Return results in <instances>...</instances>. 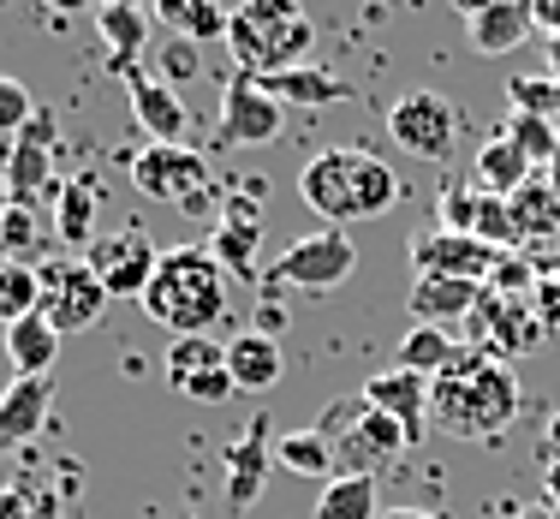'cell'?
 Segmentation results:
<instances>
[{
    "mask_svg": "<svg viewBox=\"0 0 560 519\" xmlns=\"http://www.w3.org/2000/svg\"><path fill=\"white\" fill-rule=\"evenodd\" d=\"M518 406H525V394H518L513 365H501L489 346H465L430 382V424L453 442H495L518 418Z\"/></svg>",
    "mask_w": 560,
    "mask_h": 519,
    "instance_id": "6da1fadb",
    "label": "cell"
},
{
    "mask_svg": "<svg viewBox=\"0 0 560 519\" xmlns=\"http://www.w3.org/2000/svg\"><path fill=\"white\" fill-rule=\"evenodd\" d=\"M299 197L304 209L323 216V228H352V221L388 216L399 204V180L382 155L370 150H323L299 168Z\"/></svg>",
    "mask_w": 560,
    "mask_h": 519,
    "instance_id": "7a4b0ae2",
    "label": "cell"
},
{
    "mask_svg": "<svg viewBox=\"0 0 560 519\" xmlns=\"http://www.w3.org/2000/svg\"><path fill=\"white\" fill-rule=\"evenodd\" d=\"M143 311H150V323H162L173 341L209 335L226 316V269L215 263V251L209 245L162 251V269H155L150 292H143Z\"/></svg>",
    "mask_w": 560,
    "mask_h": 519,
    "instance_id": "3957f363",
    "label": "cell"
},
{
    "mask_svg": "<svg viewBox=\"0 0 560 519\" xmlns=\"http://www.w3.org/2000/svg\"><path fill=\"white\" fill-rule=\"evenodd\" d=\"M311 19H304L292 0H250L226 19V48H233V66L245 78H275L292 72L311 55Z\"/></svg>",
    "mask_w": 560,
    "mask_h": 519,
    "instance_id": "277c9868",
    "label": "cell"
},
{
    "mask_svg": "<svg viewBox=\"0 0 560 519\" xmlns=\"http://www.w3.org/2000/svg\"><path fill=\"white\" fill-rule=\"evenodd\" d=\"M311 430L328 442L335 472H370V477H376V465H388V460H399L411 448V436L399 430L388 412L364 406V394H358V401H335L323 418L311 424Z\"/></svg>",
    "mask_w": 560,
    "mask_h": 519,
    "instance_id": "5b68a950",
    "label": "cell"
},
{
    "mask_svg": "<svg viewBox=\"0 0 560 519\" xmlns=\"http://www.w3.org/2000/svg\"><path fill=\"white\" fill-rule=\"evenodd\" d=\"M131 185L155 204H179L191 216H203L215 204V180H209V155H197L191 143H143L131 155Z\"/></svg>",
    "mask_w": 560,
    "mask_h": 519,
    "instance_id": "8992f818",
    "label": "cell"
},
{
    "mask_svg": "<svg viewBox=\"0 0 560 519\" xmlns=\"http://www.w3.org/2000/svg\"><path fill=\"white\" fill-rule=\"evenodd\" d=\"M352 269H358V245L346 239V228H316V233L292 239V245L275 257L269 287H292V292H335Z\"/></svg>",
    "mask_w": 560,
    "mask_h": 519,
    "instance_id": "52a82bcc",
    "label": "cell"
},
{
    "mask_svg": "<svg viewBox=\"0 0 560 519\" xmlns=\"http://www.w3.org/2000/svg\"><path fill=\"white\" fill-rule=\"evenodd\" d=\"M388 138L418 162H447L459 150V108L442 90H406L388 108Z\"/></svg>",
    "mask_w": 560,
    "mask_h": 519,
    "instance_id": "ba28073f",
    "label": "cell"
},
{
    "mask_svg": "<svg viewBox=\"0 0 560 519\" xmlns=\"http://www.w3.org/2000/svg\"><path fill=\"white\" fill-rule=\"evenodd\" d=\"M280 126H287V108L257 84V78L233 72L221 90V119H215V143L221 150H257V143H275Z\"/></svg>",
    "mask_w": 560,
    "mask_h": 519,
    "instance_id": "9c48e42d",
    "label": "cell"
},
{
    "mask_svg": "<svg viewBox=\"0 0 560 519\" xmlns=\"http://www.w3.org/2000/svg\"><path fill=\"white\" fill-rule=\"evenodd\" d=\"M84 263L96 269V281L108 287V299H143L155 281V269H162V251H155V239L143 228H119L108 239H96V245L84 251Z\"/></svg>",
    "mask_w": 560,
    "mask_h": 519,
    "instance_id": "30bf717a",
    "label": "cell"
},
{
    "mask_svg": "<svg viewBox=\"0 0 560 519\" xmlns=\"http://www.w3.org/2000/svg\"><path fill=\"white\" fill-rule=\"evenodd\" d=\"M102 311H108V287L96 281V269H90L84 257L48 263L43 269V316H48V328H55L60 341L78 335V328H90Z\"/></svg>",
    "mask_w": 560,
    "mask_h": 519,
    "instance_id": "8fae6325",
    "label": "cell"
},
{
    "mask_svg": "<svg viewBox=\"0 0 560 519\" xmlns=\"http://www.w3.org/2000/svg\"><path fill=\"white\" fill-rule=\"evenodd\" d=\"M501 257L506 251L483 245V239H471V233H447V228H430V233L411 239V269L447 275V281H483L489 287V275L501 269Z\"/></svg>",
    "mask_w": 560,
    "mask_h": 519,
    "instance_id": "7c38bea8",
    "label": "cell"
},
{
    "mask_svg": "<svg viewBox=\"0 0 560 519\" xmlns=\"http://www.w3.org/2000/svg\"><path fill=\"white\" fill-rule=\"evenodd\" d=\"M167 382L185 394V401H203V406H221L233 389L226 377V346L215 335H185L167 346Z\"/></svg>",
    "mask_w": 560,
    "mask_h": 519,
    "instance_id": "4fadbf2b",
    "label": "cell"
},
{
    "mask_svg": "<svg viewBox=\"0 0 560 519\" xmlns=\"http://www.w3.org/2000/svg\"><path fill=\"white\" fill-rule=\"evenodd\" d=\"M48 185H55V114L36 108L31 126L12 138V155H7V197L31 209L36 197L48 192Z\"/></svg>",
    "mask_w": 560,
    "mask_h": 519,
    "instance_id": "5bb4252c",
    "label": "cell"
},
{
    "mask_svg": "<svg viewBox=\"0 0 560 519\" xmlns=\"http://www.w3.org/2000/svg\"><path fill=\"white\" fill-rule=\"evenodd\" d=\"M471 328L489 341V353H530V346H542V335H549V323H542V311L530 304V292H518V299L483 292Z\"/></svg>",
    "mask_w": 560,
    "mask_h": 519,
    "instance_id": "9a60e30c",
    "label": "cell"
},
{
    "mask_svg": "<svg viewBox=\"0 0 560 519\" xmlns=\"http://www.w3.org/2000/svg\"><path fill=\"white\" fill-rule=\"evenodd\" d=\"M257 245H262V209H257V197L250 192H233L226 197V209H221V228H215V263L226 275H238V281H257Z\"/></svg>",
    "mask_w": 560,
    "mask_h": 519,
    "instance_id": "2e32d148",
    "label": "cell"
},
{
    "mask_svg": "<svg viewBox=\"0 0 560 519\" xmlns=\"http://www.w3.org/2000/svg\"><path fill=\"white\" fill-rule=\"evenodd\" d=\"M126 78V90H131V114H138V126L150 131V143H179L185 138V126H191V114H185V102H179V90L167 84V78H150V72H119Z\"/></svg>",
    "mask_w": 560,
    "mask_h": 519,
    "instance_id": "e0dca14e",
    "label": "cell"
},
{
    "mask_svg": "<svg viewBox=\"0 0 560 519\" xmlns=\"http://www.w3.org/2000/svg\"><path fill=\"white\" fill-rule=\"evenodd\" d=\"M459 12H465V31H471V48L489 60L513 55V48L537 31L525 0H471V7H459Z\"/></svg>",
    "mask_w": 560,
    "mask_h": 519,
    "instance_id": "ac0fdd59",
    "label": "cell"
},
{
    "mask_svg": "<svg viewBox=\"0 0 560 519\" xmlns=\"http://www.w3.org/2000/svg\"><path fill=\"white\" fill-rule=\"evenodd\" d=\"M226 377H233L238 394H275L280 377H287V358H280V341L269 328H245V335L226 341Z\"/></svg>",
    "mask_w": 560,
    "mask_h": 519,
    "instance_id": "d6986e66",
    "label": "cell"
},
{
    "mask_svg": "<svg viewBox=\"0 0 560 519\" xmlns=\"http://www.w3.org/2000/svg\"><path fill=\"white\" fill-rule=\"evenodd\" d=\"M48 406H55V382L48 377H12L0 389V454L31 442L48 424Z\"/></svg>",
    "mask_w": 560,
    "mask_h": 519,
    "instance_id": "ffe728a7",
    "label": "cell"
},
{
    "mask_svg": "<svg viewBox=\"0 0 560 519\" xmlns=\"http://www.w3.org/2000/svg\"><path fill=\"white\" fill-rule=\"evenodd\" d=\"M364 406L388 412V418L411 436V442H423V424H430V382L394 365V370H382V377L364 382Z\"/></svg>",
    "mask_w": 560,
    "mask_h": 519,
    "instance_id": "44dd1931",
    "label": "cell"
},
{
    "mask_svg": "<svg viewBox=\"0 0 560 519\" xmlns=\"http://www.w3.org/2000/svg\"><path fill=\"white\" fill-rule=\"evenodd\" d=\"M269 460H275L269 424H250V430L226 448V508H233V514L257 508L262 484H269Z\"/></svg>",
    "mask_w": 560,
    "mask_h": 519,
    "instance_id": "7402d4cb",
    "label": "cell"
},
{
    "mask_svg": "<svg viewBox=\"0 0 560 519\" xmlns=\"http://www.w3.org/2000/svg\"><path fill=\"white\" fill-rule=\"evenodd\" d=\"M537 180V168H530V155L513 143V131H489L483 143H477V155H471V185L477 192H489V197H513L518 185H530Z\"/></svg>",
    "mask_w": 560,
    "mask_h": 519,
    "instance_id": "603a6c76",
    "label": "cell"
},
{
    "mask_svg": "<svg viewBox=\"0 0 560 519\" xmlns=\"http://www.w3.org/2000/svg\"><path fill=\"white\" fill-rule=\"evenodd\" d=\"M483 281H447V275H418V287H411V323L423 328H447L453 316H477V304H483Z\"/></svg>",
    "mask_w": 560,
    "mask_h": 519,
    "instance_id": "cb8c5ba5",
    "label": "cell"
},
{
    "mask_svg": "<svg viewBox=\"0 0 560 519\" xmlns=\"http://www.w3.org/2000/svg\"><path fill=\"white\" fill-rule=\"evenodd\" d=\"M96 31L114 55V72H131L143 55V43H150V12L131 7V0H108V7L96 12Z\"/></svg>",
    "mask_w": 560,
    "mask_h": 519,
    "instance_id": "d4e9b609",
    "label": "cell"
},
{
    "mask_svg": "<svg viewBox=\"0 0 560 519\" xmlns=\"http://www.w3.org/2000/svg\"><path fill=\"white\" fill-rule=\"evenodd\" d=\"M513 228H518V245H549V239H560V197L549 180H530L518 185L513 197Z\"/></svg>",
    "mask_w": 560,
    "mask_h": 519,
    "instance_id": "484cf974",
    "label": "cell"
},
{
    "mask_svg": "<svg viewBox=\"0 0 560 519\" xmlns=\"http://www.w3.org/2000/svg\"><path fill=\"white\" fill-rule=\"evenodd\" d=\"M262 90L287 108V102H299V108H323V102H346L352 96V84L335 72H316V66H292V72H275V78H257Z\"/></svg>",
    "mask_w": 560,
    "mask_h": 519,
    "instance_id": "4316f807",
    "label": "cell"
},
{
    "mask_svg": "<svg viewBox=\"0 0 560 519\" xmlns=\"http://www.w3.org/2000/svg\"><path fill=\"white\" fill-rule=\"evenodd\" d=\"M311 519H382V496H376V477L370 472H335L316 496Z\"/></svg>",
    "mask_w": 560,
    "mask_h": 519,
    "instance_id": "83f0119b",
    "label": "cell"
},
{
    "mask_svg": "<svg viewBox=\"0 0 560 519\" xmlns=\"http://www.w3.org/2000/svg\"><path fill=\"white\" fill-rule=\"evenodd\" d=\"M7 358H12V377H48L60 358V335L48 328V316H24V323L7 328Z\"/></svg>",
    "mask_w": 560,
    "mask_h": 519,
    "instance_id": "f1b7e54d",
    "label": "cell"
},
{
    "mask_svg": "<svg viewBox=\"0 0 560 519\" xmlns=\"http://www.w3.org/2000/svg\"><path fill=\"white\" fill-rule=\"evenodd\" d=\"M55 228L66 245H96V185L90 180H66L55 185Z\"/></svg>",
    "mask_w": 560,
    "mask_h": 519,
    "instance_id": "f546056e",
    "label": "cell"
},
{
    "mask_svg": "<svg viewBox=\"0 0 560 519\" xmlns=\"http://www.w3.org/2000/svg\"><path fill=\"white\" fill-rule=\"evenodd\" d=\"M459 358V346H453L447 328H423V323H411V335L399 341V358L394 365L399 370H411V377H423V382H435L442 370Z\"/></svg>",
    "mask_w": 560,
    "mask_h": 519,
    "instance_id": "4dcf8cb0",
    "label": "cell"
},
{
    "mask_svg": "<svg viewBox=\"0 0 560 519\" xmlns=\"http://www.w3.org/2000/svg\"><path fill=\"white\" fill-rule=\"evenodd\" d=\"M36 311H43V269L0 257V328L24 323V316H36Z\"/></svg>",
    "mask_w": 560,
    "mask_h": 519,
    "instance_id": "1f68e13d",
    "label": "cell"
},
{
    "mask_svg": "<svg viewBox=\"0 0 560 519\" xmlns=\"http://www.w3.org/2000/svg\"><path fill=\"white\" fill-rule=\"evenodd\" d=\"M162 24H173L179 31V43H215V36H226V19L233 12H221V7H209V0H162Z\"/></svg>",
    "mask_w": 560,
    "mask_h": 519,
    "instance_id": "d6a6232c",
    "label": "cell"
},
{
    "mask_svg": "<svg viewBox=\"0 0 560 519\" xmlns=\"http://www.w3.org/2000/svg\"><path fill=\"white\" fill-rule=\"evenodd\" d=\"M0 519H60V501L43 477H0Z\"/></svg>",
    "mask_w": 560,
    "mask_h": 519,
    "instance_id": "836d02e7",
    "label": "cell"
},
{
    "mask_svg": "<svg viewBox=\"0 0 560 519\" xmlns=\"http://www.w3.org/2000/svg\"><path fill=\"white\" fill-rule=\"evenodd\" d=\"M275 460L287 465V472L299 477H335V454H328V442L316 430H292L275 442Z\"/></svg>",
    "mask_w": 560,
    "mask_h": 519,
    "instance_id": "e575fe53",
    "label": "cell"
},
{
    "mask_svg": "<svg viewBox=\"0 0 560 519\" xmlns=\"http://www.w3.org/2000/svg\"><path fill=\"white\" fill-rule=\"evenodd\" d=\"M506 131H513V143L530 155V168H555V155H560V126H555V119H542V114H518V108H513Z\"/></svg>",
    "mask_w": 560,
    "mask_h": 519,
    "instance_id": "d590c367",
    "label": "cell"
},
{
    "mask_svg": "<svg viewBox=\"0 0 560 519\" xmlns=\"http://www.w3.org/2000/svg\"><path fill=\"white\" fill-rule=\"evenodd\" d=\"M506 102H513L518 114L555 119L560 114V78H513V84H506Z\"/></svg>",
    "mask_w": 560,
    "mask_h": 519,
    "instance_id": "8d00e7d4",
    "label": "cell"
},
{
    "mask_svg": "<svg viewBox=\"0 0 560 519\" xmlns=\"http://www.w3.org/2000/svg\"><path fill=\"white\" fill-rule=\"evenodd\" d=\"M0 245H7V257L12 263H24L43 239H36V209H24V204H7L0 209Z\"/></svg>",
    "mask_w": 560,
    "mask_h": 519,
    "instance_id": "74e56055",
    "label": "cell"
},
{
    "mask_svg": "<svg viewBox=\"0 0 560 519\" xmlns=\"http://www.w3.org/2000/svg\"><path fill=\"white\" fill-rule=\"evenodd\" d=\"M31 114H36V96L19 84V78L0 72V131H7V138H19V131L31 126Z\"/></svg>",
    "mask_w": 560,
    "mask_h": 519,
    "instance_id": "f35d334b",
    "label": "cell"
},
{
    "mask_svg": "<svg viewBox=\"0 0 560 519\" xmlns=\"http://www.w3.org/2000/svg\"><path fill=\"white\" fill-rule=\"evenodd\" d=\"M477 197H483L477 185H471V192H465V185H447V192H442V228L447 233H471L477 228Z\"/></svg>",
    "mask_w": 560,
    "mask_h": 519,
    "instance_id": "ab89813d",
    "label": "cell"
},
{
    "mask_svg": "<svg viewBox=\"0 0 560 519\" xmlns=\"http://www.w3.org/2000/svg\"><path fill=\"white\" fill-rule=\"evenodd\" d=\"M197 66H203L197 43H167V48H162V72H167V84H173V78H197Z\"/></svg>",
    "mask_w": 560,
    "mask_h": 519,
    "instance_id": "60d3db41",
    "label": "cell"
},
{
    "mask_svg": "<svg viewBox=\"0 0 560 519\" xmlns=\"http://www.w3.org/2000/svg\"><path fill=\"white\" fill-rule=\"evenodd\" d=\"M530 24L549 31V36H560V0H537V7H530Z\"/></svg>",
    "mask_w": 560,
    "mask_h": 519,
    "instance_id": "b9f144b4",
    "label": "cell"
},
{
    "mask_svg": "<svg viewBox=\"0 0 560 519\" xmlns=\"http://www.w3.org/2000/svg\"><path fill=\"white\" fill-rule=\"evenodd\" d=\"M513 519H560V508H549V501H525Z\"/></svg>",
    "mask_w": 560,
    "mask_h": 519,
    "instance_id": "7bdbcfd3",
    "label": "cell"
},
{
    "mask_svg": "<svg viewBox=\"0 0 560 519\" xmlns=\"http://www.w3.org/2000/svg\"><path fill=\"white\" fill-rule=\"evenodd\" d=\"M542 454H549V465H560V412L549 418V442H542Z\"/></svg>",
    "mask_w": 560,
    "mask_h": 519,
    "instance_id": "ee69618b",
    "label": "cell"
},
{
    "mask_svg": "<svg viewBox=\"0 0 560 519\" xmlns=\"http://www.w3.org/2000/svg\"><path fill=\"white\" fill-rule=\"evenodd\" d=\"M382 519H442V514H423V508H388Z\"/></svg>",
    "mask_w": 560,
    "mask_h": 519,
    "instance_id": "f6af8a7d",
    "label": "cell"
},
{
    "mask_svg": "<svg viewBox=\"0 0 560 519\" xmlns=\"http://www.w3.org/2000/svg\"><path fill=\"white\" fill-rule=\"evenodd\" d=\"M549 78H560V36H549Z\"/></svg>",
    "mask_w": 560,
    "mask_h": 519,
    "instance_id": "bcb514c9",
    "label": "cell"
},
{
    "mask_svg": "<svg viewBox=\"0 0 560 519\" xmlns=\"http://www.w3.org/2000/svg\"><path fill=\"white\" fill-rule=\"evenodd\" d=\"M542 180H549V185H555V197H560V155H555V168L542 173Z\"/></svg>",
    "mask_w": 560,
    "mask_h": 519,
    "instance_id": "7dc6e473",
    "label": "cell"
},
{
    "mask_svg": "<svg viewBox=\"0 0 560 519\" xmlns=\"http://www.w3.org/2000/svg\"><path fill=\"white\" fill-rule=\"evenodd\" d=\"M0 204H12V197H7V168H0Z\"/></svg>",
    "mask_w": 560,
    "mask_h": 519,
    "instance_id": "c3c4849f",
    "label": "cell"
},
{
    "mask_svg": "<svg viewBox=\"0 0 560 519\" xmlns=\"http://www.w3.org/2000/svg\"><path fill=\"white\" fill-rule=\"evenodd\" d=\"M0 209H7V204H0ZM0 257H7V245H0Z\"/></svg>",
    "mask_w": 560,
    "mask_h": 519,
    "instance_id": "681fc988",
    "label": "cell"
}]
</instances>
